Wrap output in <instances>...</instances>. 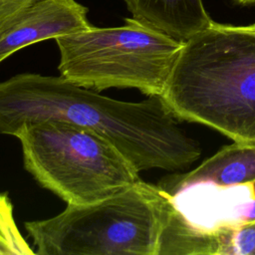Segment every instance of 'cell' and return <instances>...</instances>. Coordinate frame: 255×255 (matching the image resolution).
I'll return each mask as SVG.
<instances>
[{"label": "cell", "mask_w": 255, "mask_h": 255, "mask_svg": "<svg viewBox=\"0 0 255 255\" xmlns=\"http://www.w3.org/2000/svg\"><path fill=\"white\" fill-rule=\"evenodd\" d=\"M160 96L123 102L77 86L61 76L17 74L0 82V133L24 124L56 120L108 138L138 170L182 169L201 153Z\"/></svg>", "instance_id": "cell-1"}, {"label": "cell", "mask_w": 255, "mask_h": 255, "mask_svg": "<svg viewBox=\"0 0 255 255\" xmlns=\"http://www.w3.org/2000/svg\"><path fill=\"white\" fill-rule=\"evenodd\" d=\"M160 97L177 119L255 142V33L214 22L183 44Z\"/></svg>", "instance_id": "cell-2"}, {"label": "cell", "mask_w": 255, "mask_h": 255, "mask_svg": "<svg viewBox=\"0 0 255 255\" xmlns=\"http://www.w3.org/2000/svg\"><path fill=\"white\" fill-rule=\"evenodd\" d=\"M174 208L171 196L141 179L87 205H68L56 216L28 221L38 255H159Z\"/></svg>", "instance_id": "cell-3"}, {"label": "cell", "mask_w": 255, "mask_h": 255, "mask_svg": "<svg viewBox=\"0 0 255 255\" xmlns=\"http://www.w3.org/2000/svg\"><path fill=\"white\" fill-rule=\"evenodd\" d=\"M14 136L26 170L68 205L99 202L140 179L120 149L93 129L44 120L22 125Z\"/></svg>", "instance_id": "cell-4"}, {"label": "cell", "mask_w": 255, "mask_h": 255, "mask_svg": "<svg viewBox=\"0 0 255 255\" xmlns=\"http://www.w3.org/2000/svg\"><path fill=\"white\" fill-rule=\"evenodd\" d=\"M67 81L101 92L131 88L161 96L181 43L131 17L119 27L91 28L55 39Z\"/></svg>", "instance_id": "cell-5"}, {"label": "cell", "mask_w": 255, "mask_h": 255, "mask_svg": "<svg viewBox=\"0 0 255 255\" xmlns=\"http://www.w3.org/2000/svg\"><path fill=\"white\" fill-rule=\"evenodd\" d=\"M88 11L77 0H34L0 36V63L32 44L91 28Z\"/></svg>", "instance_id": "cell-6"}, {"label": "cell", "mask_w": 255, "mask_h": 255, "mask_svg": "<svg viewBox=\"0 0 255 255\" xmlns=\"http://www.w3.org/2000/svg\"><path fill=\"white\" fill-rule=\"evenodd\" d=\"M207 183L220 188L254 184L255 142L234 141L223 146L191 171L166 176L157 185L172 195Z\"/></svg>", "instance_id": "cell-7"}, {"label": "cell", "mask_w": 255, "mask_h": 255, "mask_svg": "<svg viewBox=\"0 0 255 255\" xmlns=\"http://www.w3.org/2000/svg\"><path fill=\"white\" fill-rule=\"evenodd\" d=\"M131 18L181 43L208 29L214 21L202 0H124Z\"/></svg>", "instance_id": "cell-8"}, {"label": "cell", "mask_w": 255, "mask_h": 255, "mask_svg": "<svg viewBox=\"0 0 255 255\" xmlns=\"http://www.w3.org/2000/svg\"><path fill=\"white\" fill-rule=\"evenodd\" d=\"M159 255H220L218 230L191 222L174 204L161 236Z\"/></svg>", "instance_id": "cell-9"}, {"label": "cell", "mask_w": 255, "mask_h": 255, "mask_svg": "<svg viewBox=\"0 0 255 255\" xmlns=\"http://www.w3.org/2000/svg\"><path fill=\"white\" fill-rule=\"evenodd\" d=\"M34 250L20 233L13 205L6 193H0V255H32Z\"/></svg>", "instance_id": "cell-10"}, {"label": "cell", "mask_w": 255, "mask_h": 255, "mask_svg": "<svg viewBox=\"0 0 255 255\" xmlns=\"http://www.w3.org/2000/svg\"><path fill=\"white\" fill-rule=\"evenodd\" d=\"M220 239V255H255V221L214 226Z\"/></svg>", "instance_id": "cell-11"}, {"label": "cell", "mask_w": 255, "mask_h": 255, "mask_svg": "<svg viewBox=\"0 0 255 255\" xmlns=\"http://www.w3.org/2000/svg\"><path fill=\"white\" fill-rule=\"evenodd\" d=\"M34 0H0V36L10 28Z\"/></svg>", "instance_id": "cell-12"}, {"label": "cell", "mask_w": 255, "mask_h": 255, "mask_svg": "<svg viewBox=\"0 0 255 255\" xmlns=\"http://www.w3.org/2000/svg\"><path fill=\"white\" fill-rule=\"evenodd\" d=\"M240 4L246 6V5H255V0H238Z\"/></svg>", "instance_id": "cell-13"}, {"label": "cell", "mask_w": 255, "mask_h": 255, "mask_svg": "<svg viewBox=\"0 0 255 255\" xmlns=\"http://www.w3.org/2000/svg\"><path fill=\"white\" fill-rule=\"evenodd\" d=\"M245 30L247 31H250V32H253L255 33V23L254 24H251V25H248V26H242Z\"/></svg>", "instance_id": "cell-14"}]
</instances>
